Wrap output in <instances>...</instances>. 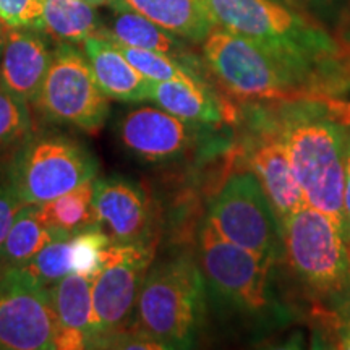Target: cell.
Returning <instances> with one entry per match:
<instances>
[{
	"instance_id": "obj_1",
	"label": "cell",
	"mask_w": 350,
	"mask_h": 350,
	"mask_svg": "<svg viewBox=\"0 0 350 350\" xmlns=\"http://www.w3.org/2000/svg\"><path fill=\"white\" fill-rule=\"evenodd\" d=\"M214 23L260 44L314 83L318 68L339 59L325 29L274 0H203Z\"/></svg>"
},
{
	"instance_id": "obj_2",
	"label": "cell",
	"mask_w": 350,
	"mask_h": 350,
	"mask_svg": "<svg viewBox=\"0 0 350 350\" xmlns=\"http://www.w3.org/2000/svg\"><path fill=\"white\" fill-rule=\"evenodd\" d=\"M278 137L286 146L305 204L326 214L350 235L344 213V156L347 133L319 111L291 113Z\"/></svg>"
},
{
	"instance_id": "obj_3",
	"label": "cell",
	"mask_w": 350,
	"mask_h": 350,
	"mask_svg": "<svg viewBox=\"0 0 350 350\" xmlns=\"http://www.w3.org/2000/svg\"><path fill=\"white\" fill-rule=\"evenodd\" d=\"M204 299L206 282L193 258H170L148 269L131 326L161 349H188L203 319Z\"/></svg>"
},
{
	"instance_id": "obj_4",
	"label": "cell",
	"mask_w": 350,
	"mask_h": 350,
	"mask_svg": "<svg viewBox=\"0 0 350 350\" xmlns=\"http://www.w3.org/2000/svg\"><path fill=\"white\" fill-rule=\"evenodd\" d=\"M284 256L300 282L321 299L350 300V235L304 204L282 222Z\"/></svg>"
},
{
	"instance_id": "obj_5",
	"label": "cell",
	"mask_w": 350,
	"mask_h": 350,
	"mask_svg": "<svg viewBox=\"0 0 350 350\" xmlns=\"http://www.w3.org/2000/svg\"><path fill=\"white\" fill-rule=\"evenodd\" d=\"M203 55L211 75L240 99L301 98L314 86L260 44L219 26L203 41Z\"/></svg>"
},
{
	"instance_id": "obj_6",
	"label": "cell",
	"mask_w": 350,
	"mask_h": 350,
	"mask_svg": "<svg viewBox=\"0 0 350 350\" xmlns=\"http://www.w3.org/2000/svg\"><path fill=\"white\" fill-rule=\"evenodd\" d=\"M99 164L85 144L62 133L28 135L8 170V187L23 204H44L93 180Z\"/></svg>"
},
{
	"instance_id": "obj_7",
	"label": "cell",
	"mask_w": 350,
	"mask_h": 350,
	"mask_svg": "<svg viewBox=\"0 0 350 350\" xmlns=\"http://www.w3.org/2000/svg\"><path fill=\"white\" fill-rule=\"evenodd\" d=\"M44 120L99 133L107 122L109 98L99 90L85 52L59 42L52 51L46 78L33 104Z\"/></svg>"
},
{
	"instance_id": "obj_8",
	"label": "cell",
	"mask_w": 350,
	"mask_h": 350,
	"mask_svg": "<svg viewBox=\"0 0 350 350\" xmlns=\"http://www.w3.org/2000/svg\"><path fill=\"white\" fill-rule=\"evenodd\" d=\"M200 268L211 295L240 313H261L271 305L274 262L229 242L204 222L200 232Z\"/></svg>"
},
{
	"instance_id": "obj_9",
	"label": "cell",
	"mask_w": 350,
	"mask_h": 350,
	"mask_svg": "<svg viewBox=\"0 0 350 350\" xmlns=\"http://www.w3.org/2000/svg\"><path fill=\"white\" fill-rule=\"evenodd\" d=\"M208 221L226 240L274 265L284 255L281 221L252 170L229 177L209 206Z\"/></svg>"
},
{
	"instance_id": "obj_10",
	"label": "cell",
	"mask_w": 350,
	"mask_h": 350,
	"mask_svg": "<svg viewBox=\"0 0 350 350\" xmlns=\"http://www.w3.org/2000/svg\"><path fill=\"white\" fill-rule=\"evenodd\" d=\"M152 256L154 245L111 243L106 248V265L93 279L94 326L90 349L130 326Z\"/></svg>"
},
{
	"instance_id": "obj_11",
	"label": "cell",
	"mask_w": 350,
	"mask_h": 350,
	"mask_svg": "<svg viewBox=\"0 0 350 350\" xmlns=\"http://www.w3.org/2000/svg\"><path fill=\"white\" fill-rule=\"evenodd\" d=\"M49 287L25 269L0 271V350H55Z\"/></svg>"
},
{
	"instance_id": "obj_12",
	"label": "cell",
	"mask_w": 350,
	"mask_h": 350,
	"mask_svg": "<svg viewBox=\"0 0 350 350\" xmlns=\"http://www.w3.org/2000/svg\"><path fill=\"white\" fill-rule=\"evenodd\" d=\"M94 211L98 229L112 243H152V209L146 191L122 177H106L94 182Z\"/></svg>"
},
{
	"instance_id": "obj_13",
	"label": "cell",
	"mask_w": 350,
	"mask_h": 350,
	"mask_svg": "<svg viewBox=\"0 0 350 350\" xmlns=\"http://www.w3.org/2000/svg\"><path fill=\"white\" fill-rule=\"evenodd\" d=\"M119 138L126 151L146 163H164L180 156L193 139L188 122L161 107H138L125 113Z\"/></svg>"
},
{
	"instance_id": "obj_14",
	"label": "cell",
	"mask_w": 350,
	"mask_h": 350,
	"mask_svg": "<svg viewBox=\"0 0 350 350\" xmlns=\"http://www.w3.org/2000/svg\"><path fill=\"white\" fill-rule=\"evenodd\" d=\"M52 60L47 36L36 28H10L0 52V83L34 104Z\"/></svg>"
},
{
	"instance_id": "obj_15",
	"label": "cell",
	"mask_w": 350,
	"mask_h": 350,
	"mask_svg": "<svg viewBox=\"0 0 350 350\" xmlns=\"http://www.w3.org/2000/svg\"><path fill=\"white\" fill-rule=\"evenodd\" d=\"M55 314V350L90 349L93 339V279L67 274L49 286Z\"/></svg>"
},
{
	"instance_id": "obj_16",
	"label": "cell",
	"mask_w": 350,
	"mask_h": 350,
	"mask_svg": "<svg viewBox=\"0 0 350 350\" xmlns=\"http://www.w3.org/2000/svg\"><path fill=\"white\" fill-rule=\"evenodd\" d=\"M99 90L119 103L148 100L150 81L131 65L111 39L98 34L81 42Z\"/></svg>"
},
{
	"instance_id": "obj_17",
	"label": "cell",
	"mask_w": 350,
	"mask_h": 350,
	"mask_svg": "<svg viewBox=\"0 0 350 350\" xmlns=\"http://www.w3.org/2000/svg\"><path fill=\"white\" fill-rule=\"evenodd\" d=\"M250 167L282 226L295 209L304 206L305 198L291 164V157L278 135L261 142L252 151Z\"/></svg>"
},
{
	"instance_id": "obj_18",
	"label": "cell",
	"mask_w": 350,
	"mask_h": 350,
	"mask_svg": "<svg viewBox=\"0 0 350 350\" xmlns=\"http://www.w3.org/2000/svg\"><path fill=\"white\" fill-rule=\"evenodd\" d=\"M113 10H131L191 42H203L216 28L203 0H107Z\"/></svg>"
},
{
	"instance_id": "obj_19",
	"label": "cell",
	"mask_w": 350,
	"mask_h": 350,
	"mask_svg": "<svg viewBox=\"0 0 350 350\" xmlns=\"http://www.w3.org/2000/svg\"><path fill=\"white\" fill-rule=\"evenodd\" d=\"M148 99L188 124H221L226 109L208 86L183 81H150Z\"/></svg>"
},
{
	"instance_id": "obj_20",
	"label": "cell",
	"mask_w": 350,
	"mask_h": 350,
	"mask_svg": "<svg viewBox=\"0 0 350 350\" xmlns=\"http://www.w3.org/2000/svg\"><path fill=\"white\" fill-rule=\"evenodd\" d=\"M59 239L44 221L39 204H23L0 248V271L21 269L39 252Z\"/></svg>"
},
{
	"instance_id": "obj_21",
	"label": "cell",
	"mask_w": 350,
	"mask_h": 350,
	"mask_svg": "<svg viewBox=\"0 0 350 350\" xmlns=\"http://www.w3.org/2000/svg\"><path fill=\"white\" fill-rule=\"evenodd\" d=\"M41 31L51 39L67 44H81L85 39L103 33L96 7L83 0H41Z\"/></svg>"
},
{
	"instance_id": "obj_22",
	"label": "cell",
	"mask_w": 350,
	"mask_h": 350,
	"mask_svg": "<svg viewBox=\"0 0 350 350\" xmlns=\"http://www.w3.org/2000/svg\"><path fill=\"white\" fill-rule=\"evenodd\" d=\"M113 16L109 26L104 25L103 36H106L113 42L124 44V46L138 47V49L163 52L172 55L177 60L187 59V52L183 44L178 41L172 33L152 23L151 20L144 18L137 12L131 10H113Z\"/></svg>"
},
{
	"instance_id": "obj_23",
	"label": "cell",
	"mask_w": 350,
	"mask_h": 350,
	"mask_svg": "<svg viewBox=\"0 0 350 350\" xmlns=\"http://www.w3.org/2000/svg\"><path fill=\"white\" fill-rule=\"evenodd\" d=\"M93 198L94 178L39 206L44 221L55 232L57 237L68 239L80 232L98 229Z\"/></svg>"
},
{
	"instance_id": "obj_24",
	"label": "cell",
	"mask_w": 350,
	"mask_h": 350,
	"mask_svg": "<svg viewBox=\"0 0 350 350\" xmlns=\"http://www.w3.org/2000/svg\"><path fill=\"white\" fill-rule=\"evenodd\" d=\"M113 42V41H112ZM119 47L125 59L138 70L148 81H183L188 85H203L208 86L201 78L200 73H196L187 65H182L180 60H177L172 55L163 54V52L138 49V47L124 46V44L113 42Z\"/></svg>"
},
{
	"instance_id": "obj_25",
	"label": "cell",
	"mask_w": 350,
	"mask_h": 350,
	"mask_svg": "<svg viewBox=\"0 0 350 350\" xmlns=\"http://www.w3.org/2000/svg\"><path fill=\"white\" fill-rule=\"evenodd\" d=\"M26 274L34 281L49 287L52 284L73 273L72 268V245L68 239H55L47 243L25 268Z\"/></svg>"
},
{
	"instance_id": "obj_26",
	"label": "cell",
	"mask_w": 350,
	"mask_h": 350,
	"mask_svg": "<svg viewBox=\"0 0 350 350\" xmlns=\"http://www.w3.org/2000/svg\"><path fill=\"white\" fill-rule=\"evenodd\" d=\"M31 129L29 104L0 83V151L23 142L31 133Z\"/></svg>"
},
{
	"instance_id": "obj_27",
	"label": "cell",
	"mask_w": 350,
	"mask_h": 350,
	"mask_svg": "<svg viewBox=\"0 0 350 350\" xmlns=\"http://www.w3.org/2000/svg\"><path fill=\"white\" fill-rule=\"evenodd\" d=\"M112 242L100 229H90L70 237L73 273L94 279L106 265V248Z\"/></svg>"
},
{
	"instance_id": "obj_28",
	"label": "cell",
	"mask_w": 350,
	"mask_h": 350,
	"mask_svg": "<svg viewBox=\"0 0 350 350\" xmlns=\"http://www.w3.org/2000/svg\"><path fill=\"white\" fill-rule=\"evenodd\" d=\"M0 18L8 28L41 29V0H0Z\"/></svg>"
},
{
	"instance_id": "obj_29",
	"label": "cell",
	"mask_w": 350,
	"mask_h": 350,
	"mask_svg": "<svg viewBox=\"0 0 350 350\" xmlns=\"http://www.w3.org/2000/svg\"><path fill=\"white\" fill-rule=\"evenodd\" d=\"M21 206H23V203L16 198L10 187L0 183V248L5 242L8 230H10Z\"/></svg>"
},
{
	"instance_id": "obj_30",
	"label": "cell",
	"mask_w": 350,
	"mask_h": 350,
	"mask_svg": "<svg viewBox=\"0 0 350 350\" xmlns=\"http://www.w3.org/2000/svg\"><path fill=\"white\" fill-rule=\"evenodd\" d=\"M331 329L334 334V347L350 350V300L331 314Z\"/></svg>"
},
{
	"instance_id": "obj_31",
	"label": "cell",
	"mask_w": 350,
	"mask_h": 350,
	"mask_svg": "<svg viewBox=\"0 0 350 350\" xmlns=\"http://www.w3.org/2000/svg\"><path fill=\"white\" fill-rule=\"evenodd\" d=\"M344 213L350 226V135L345 142V156H344Z\"/></svg>"
},
{
	"instance_id": "obj_32",
	"label": "cell",
	"mask_w": 350,
	"mask_h": 350,
	"mask_svg": "<svg viewBox=\"0 0 350 350\" xmlns=\"http://www.w3.org/2000/svg\"><path fill=\"white\" fill-rule=\"evenodd\" d=\"M8 31H10V28L5 25V21L0 18V46H3V42H5Z\"/></svg>"
},
{
	"instance_id": "obj_33",
	"label": "cell",
	"mask_w": 350,
	"mask_h": 350,
	"mask_svg": "<svg viewBox=\"0 0 350 350\" xmlns=\"http://www.w3.org/2000/svg\"><path fill=\"white\" fill-rule=\"evenodd\" d=\"M83 2L91 3V5L99 7V5H107V0H83Z\"/></svg>"
},
{
	"instance_id": "obj_34",
	"label": "cell",
	"mask_w": 350,
	"mask_h": 350,
	"mask_svg": "<svg viewBox=\"0 0 350 350\" xmlns=\"http://www.w3.org/2000/svg\"><path fill=\"white\" fill-rule=\"evenodd\" d=\"M0 52H2V46H0Z\"/></svg>"
}]
</instances>
